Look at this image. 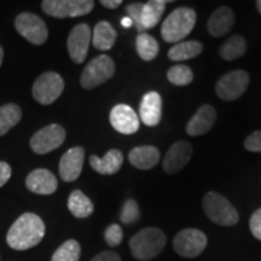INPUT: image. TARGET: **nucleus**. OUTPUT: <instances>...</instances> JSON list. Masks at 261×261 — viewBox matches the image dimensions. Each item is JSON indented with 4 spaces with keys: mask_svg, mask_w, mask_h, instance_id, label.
Masks as SVG:
<instances>
[{
    "mask_svg": "<svg viewBox=\"0 0 261 261\" xmlns=\"http://www.w3.org/2000/svg\"><path fill=\"white\" fill-rule=\"evenodd\" d=\"M45 236V224L39 215L24 213L9 228L6 242L15 250H27L38 246Z\"/></svg>",
    "mask_w": 261,
    "mask_h": 261,
    "instance_id": "nucleus-1",
    "label": "nucleus"
},
{
    "mask_svg": "<svg viewBox=\"0 0 261 261\" xmlns=\"http://www.w3.org/2000/svg\"><path fill=\"white\" fill-rule=\"evenodd\" d=\"M196 19L197 16L194 9L181 6L173 10L161 25L162 39L169 44L182 41L192 32Z\"/></svg>",
    "mask_w": 261,
    "mask_h": 261,
    "instance_id": "nucleus-2",
    "label": "nucleus"
},
{
    "mask_svg": "<svg viewBox=\"0 0 261 261\" xmlns=\"http://www.w3.org/2000/svg\"><path fill=\"white\" fill-rule=\"evenodd\" d=\"M167 242L166 234L158 227H145L130 238L129 249L137 260L148 261L162 252Z\"/></svg>",
    "mask_w": 261,
    "mask_h": 261,
    "instance_id": "nucleus-3",
    "label": "nucleus"
},
{
    "mask_svg": "<svg viewBox=\"0 0 261 261\" xmlns=\"http://www.w3.org/2000/svg\"><path fill=\"white\" fill-rule=\"evenodd\" d=\"M203 211L212 223L220 226H233L240 220V215L227 198L215 191L205 194L202 201Z\"/></svg>",
    "mask_w": 261,
    "mask_h": 261,
    "instance_id": "nucleus-4",
    "label": "nucleus"
},
{
    "mask_svg": "<svg viewBox=\"0 0 261 261\" xmlns=\"http://www.w3.org/2000/svg\"><path fill=\"white\" fill-rule=\"evenodd\" d=\"M114 74H115L114 61L107 55H100V56L93 58L85 67L80 77V84L85 90L96 89L112 79Z\"/></svg>",
    "mask_w": 261,
    "mask_h": 261,
    "instance_id": "nucleus-5",
    "label": "nucleus"
},
{
    "mask_svg": "<svg viewBox=\"0 0 261 261\" xmlns=\"http://www.w3.org/2000/svg\"><path fill=\"white\" fill-rule=\"evenodd\" d=\"M93 8L92 0H44L41 3L42 11L56 18L85 16L90 14Z\"/></svg>",
    "mask_w": 261,
    "mask_h": 261,
    "instance_id": "nucleus-6",
    "label": "nucleus"
},
{
    "mask_svg": "<svg viewBox=\"0 0 261 261\" xmlns=\"http://www.w3.org/2000/svg\"><path fill=\"white\" fill-rule=\"evenodd\" d=\"M64 90V81L60 74L46 71L41 74L33 85V97L42 106H50L56 102Z\"/></svg>",
    "mask_w": 261,
    "mask_h": 261,
    "instance_id": "nucleus-7",
    "label": "nucleus"
},
{
    "mask_svg": "<svg viewBox=\"0 0 261 261\" xmlns=\"http://www.w3.org/2000/svg\"><path fill=\"white\" fill-rule=\"evenodd\" d=\"M249 75L244 70H232L223 75L215 85V93L225 102L238 99L249 85Z\"/></svg>",
    "mask_w": 261,
    "mask_h": 261,
    "instance_id": "nucleus-8",
    "label": "nucleus"
},
{
    "mask_svg": "<svg viewBox=\"0 0 261 261\" xmlns=\"http://www.w3.org/2000/svg\"><path fill=\"white\" fill-rule=\"evenodd\" d=\"M207 236L197 228L181 230L173 240V247H174L175 252L180 256L188 257V259L200 255L207 247Z\"/></svg>",
    "mask_w": 261,
    "mask_h": 261,
    "instance_id": "nucleus-9",
    "label": "nucleus"
},
{
    "mask_svg": "<svg viewBox=\"0 0 261 261\" xmlns=\"http://www.w3.org/2000/svg\"><path fill=\"white\" fill-rule=\"evenodd\" d=\"M65 136L67 133L63 127L57 123H52L34 133L29 144L35 154L45 155L60 148L64 143Z\"/></svg>",
    "mask_w": 261,
    "mask_h": 261,
    "instance_id": "nucleus-10",
    "label": "nucleus"
},
{
    "mask_svg": "<svg viewBox=\"0 0 261 261\" xmlns=\"http://www.w3.org/2000/svg\"><path fill=\"white\" fill-rule=\"evenodd\" d=\"M15 27L25 40L34 45H42L47 40L48 32L45 22L31 12H22L15 19Z\"/></svg>",
    "mask_w": 261,
    "mask_h": 261,
    "instance_id": "nucleus-11",
    "label": "nucleus"
},
{
    "mask_svg": "<svg viewBox=\"0 0 261 261\" xmlns=\"http://www.w3.org/2000/svg\"><path fill=\"white\" fill-rule=\"evenodd\" d=\"M91 40H92V34L89 24L80 23L71 29L68 35L67 47L74 63H84L87 57Z\"/></svg>",
    "mask_w": 261,
    "mask_h": 261,
    "instance_id": "nucleus-12",
    "label": "nucleus"
},
{
    "mask_svg": "<svg viewBox=\"0 0 261 261\" xmlns=\"http://www.w3.org/2000/svg\"><path fill=\"white\" fill-rule=\"evenodd\" d=\"M192 145L185 140L174 143L162 161L163 171L168 174H177L188 165L192 156Z\"/></svg>",
    "mask_w": 261,
    "mask_h": 261,
    "instance_id": "nucleus-13",
    "label": "nucleus"
},
{
    "mask_svg": "<svg viewBox=\"0 0 261 261\" xmlns=\"http://www.w3.org/2000/svg\"><path fill=\"white\" fill-rule=\"evenodd\" d=\"M110 123L119 133L133 135L139 129V119L135 110L127 104H117L110 112Z\"/></svg>",
    "mask_w": 261,
    "mask_h": 261,
    "instance_id": "nucleus-14",
    "label": "nucleus"
},
{
    "mask_svg": "<svg viewBox=\"0 0 261 261\" xmlns=\"http://www.w3.org/2000/svg\"><path fill=\"white\" fill-rule=\"evenodd\" d=\"M85 160V150L75 146L65 151L60 161V175L64 181H75L80 177Z\"/></svg>",
    "mask_w": 261,
    "mask_h": 261,
    "instance_id": "nucleus-15",
    "label": "nucleus"
},
{
    "mask_svg": "<svg viewBox=\"0 0 261 261\" xmlns=\"http://www.w3.org/2000/svg\"><path fill=\"white\" fill-rule=\"evenodd\" d=\"M25 187L37 195H51L57 190L58 181L48 169L38 168L29 173L25 179Z\"/></svg>",
    "mask_w": 261,
    "mask_h": 261,
    "instance_id": "nucleus-16",
    "label": "nucleus"
},
{
    "mask_svg": "<svg viewBox=\"0 0 261 261\" xmlns=\"http://www.w3.org/2000/svg\"><path fill=\"white\" fill-rule=\"evenodd\" d=\"M162 116V98L160 93L151 91L144 94L139 107L140 121L149 127L158 126Z\"/></svg>",
    "mask_w": 261,
    "mask_h": 261,
    "instance_id": "nucleus-17",
    "label": "nucleus"
},
{
    "mask_svg": "<svg viewBox=\"0 0 261 261\" xmlns=\"http://www.w3.org/2000/svg\"><path fill=\"white\" fill-rule=\"evenodd\" d=\"M215 120H217V110L210 104H204L195 113V115L189 121L187 126L188 135L191 137L205 135L214 126Z\"/></svg>",
    "mask_w": 261,
    "mask_h": 261,
    "instance_id": "nucleus-18",
    "label": "nucleus"
},
{
    "mask_svg": "<svg viewBox=\"0 0 261 261\" xmlns=\"http://www.w3.org/2000/svg\"><path fill=\"white\" fill-rule=\"evenodd\" d=\"M234 24V14L227 6L217 9L208 19L207 28L212 37L221 38L231 31Z\"/></svg>",
    "mask_w": 261,
    "mask_h": 261,
    "instance_id": "nucleus-19",
    "label": "nucleus"
},
{
    "mask_svg": "<svg viewBox=\"0 0 261 261\" xmlns=\"http://www.w3.org/2000/svg\"><path fill=\"white\" fill-rule=\"evenodd\" d=\"M160 150L152 145H142L130 150L128 160L133 167L148 171L158 166L160 161Z\"/></svg>",
    "mask_w": 261,
    "mask_h": 261,
    "instance_id": "nucleus-20",
    "label": "nucleus"
},
{
    "mask_svg": "<svg viewBox=\"0 0 261 261\" xmlns=\"http://www.w3.org/2000/svg\"><path fill=\"white\" fill-rule=\"evenodd\" d=\"M123 163V155L120 150L112 149L104 155V158H98L92 155L90 158V165L93 171L103 175L115 174L121 169Z\"/></svg>",
    "mask_w": 261,
    "mask_h": 261,
    "instance_id": "nucleus-21",
    "label": "nucleus"
},
{
    "mask_svg": "<svg viewBox=\"0 0 261 261\" xmlns=\"http://www.w3.org/2000/svg\"><path fill=\"white\" fill-rule=\"evenodd\" d=\"M116 41V31L109 22L100 21L96 24L92 34L93 46L99 51H109Z\"/></svg>",
    "mask_w": 261,
    "mask_h": 261,
    "instance_id": "nucleus-22",
    "label": "nucleus"
},
{
    "mask_svg": "<svg viewBox=\"0 0 261 261\" xmlns=\"http://www.w3.org/2000/svg\"><path fill=\"white\" fill-rule=\"evenodd\" d=\"M203 51V45L200 41H180L173 45L168 50V58L173 62H182L200 56Z\"/></svg>",
    "mask_w": 261,
    "mask_h": 261,
    "instance_id": "nucleus-23",
    "label": "nucleus"
},
{
    "mask_svg": "<svg viewBox=\"0 0 261 261\" xmlns=\"http://www.w3.org/2000/svg\"><path fill=\"white\" fill-rule=\"evenodd\" d=\"M68 210L75 218L85 219L93 213L94 207L92 201L80 190H74L68 198Z\"/></svg>",
    "mask_w": 261,
    "mask_h": 261,
    "instance_id": "nucleus-24",
    "label": "nucleus"
},
{
    "mask_svg": "<svg viewBox=\"0 0 261 261\" xmlns=\"http://www.w3.org/2000/svg\"><path fill=\"white\" fill-rule=\"evenodd\" d=\"M167 2L165 0H150L145 3L142 9V25L143 28L150 29L154 28L161 19L163 12L166 10Z\"/></svg>",
    "mask_w": 261,
    "mask_h": 261,
    "instance_id": "nucleus-25",
    "label": "nucleus"
},
{
    "mask_svg": "<svg viewBox=\"0 0 261 261\" xmlns=\"http://www.w3.org/2000/svg\"><path fill=\"white\" fill-rule=\"evenodd\" d=\"M247 51V41L241 35H232L221 45L219 55L225 61H234L244 56Z\"/></svg>",
    "mask_w": 261,
    "mask_h": 261,
    "instance_id": "nucleus-26",
    "label": "nucleus"
},
{
    "mask_svg": "<svg viewBox=\"0 0 261 261\" xmlns=\"http://www.w3.org/2000/svg\"><path fill=\"white\" fill-rule=\"evenodd\" d=\"M136 48L143 61L150 62L159 55L160 45L156 39L148 33H140L136 39Z\"/></svg>",
    "mask_w": 261,
    "mask_h": 261,
    "instance_id": "nucleus-27",
    "label": "nucleus"
},
{
    "mask_svg": "<svg viewBox=\"0 0 261 261\" xmlns=\"http://www.w3.org/2000/svg\"><path fill=\"white\" fill-rule=\"evenodd\" d=\"M22 119V112L17 104L9 103L0 107V137L6 135Z\"/></svg>",
    "mask_w": 261,
    "mask_h": 261,
    "instance_id": "nucleus-28",
    "label": "nucleus"
},
{
    "mask_svg": "<svg viewBox=\"0 0 261 261\" xmlns=\"http://www.w3.org/2000/svg\"><path fill=\"white\" fill-rule=\"evenodd\" d=\"M81 247L77 241L68 240L52 255L51 261H79Z\"/></svg>",
    "mask_w": 261,
    "mask_h": 261,
    "instance_id": "nucleus-29",
    "label": "nucleus"
},
{
    "mask_svg": "<svg viewBox=\"0 0 261 261\" xmlns=\"http://www.w3.org/2000/svg\"><path fill=\"white\" fill-rule=\"evenodd\" d=\"M167 79L175 86H188L194 80V73L188 65L175 64L167 71Z\"/></svg>",
    "mask_w": 261,
    "mask_h": 261,
    "instance_id": "nucleus-30",
    "label": "nucleus"
},
{
    "mask_svg": "<svg viewBox=\"0 0 261 261\" xmlns=\"http://www.w3.org/2000/svg\"><path fill=\"white\" fill-rule=\"evenodd\" d=\"M139 215L138 203L135 200H127L122 205L121 213H120V220L127 225L135 224L138 221Z\"/></svg>",
    "mask_w": 261,
    "mask_h": 261,
    "instance_id": "nucleus-31",
    "label": "nucleus"
},
{
    "mask_svg": "<svg viewBox=\"0 0 261 261\" xmlns=\"http://www.w3.org/2000/svg\"><path fill=\"white\" fill-rule=\"evenodd\" d=\"M143 5L142 3H132V4H129L128 6L126 8V12L128 14V17L130 21H132V23L136 25L137 31L139 33H144V28H143L142 25V9H143Z\"/></svg>",
    "mask_w": 261,
    "mask_h": 261,
    "instance_id": "nucleus-32",
    "label": "nucleus"
},
{
    "mask_svg": "<svg viewBox=\"0 0 261 261\" xmlns=\"http://www.w3.org/2000/svg\"><path fill=\"white\" fill-rule=\"evenodd\" d=\"M104 238H106V242L109 244L110 247H116L122 242L123 232L122 228L120 225L112 224L107 227L106 232H104Z\"/></svg>",
    "mask_w": 261,
    "mask_h": 261,
    "instance_id": "nucleus-33",
    "label": "nucleus"
},
{
    "mask_svg": "<svg viewBox=\"0 0 261 261\" xmlns=\"http://www.w3.org/2000/svg\"><path fill=\"white\" fill-rule=\"evenodd\" d=\"M244 148L248 151L261 152V130H255L244 140Z\"/></svg>",
    "mask_w": 261,
    "mask_h": 261,
    "instance_id": "nucleus-34",
    "label": "nucleus"
},
{
    "mask_svg": "<svg viewBox=\"0 0 261 261\" xmlns=\"http://www.w3.org/2000/svg\"><path fill=\"white\" fill-rule=\"evenodd\" d=\"M250 232L256 240L261 241V208H259L256 212H254L252 218L249 221Z\"/></svg>",
    "mask_w": 261,
    "mask_h": 261,
    "instance_id": "nucleus-35",
    "label": "nucleus"
},
{
    "mask_svg": "<svg viewBox=\"0 0 261 261\" xmlns=\"http://www.w3.org/2000/svg\"><path fill=\"white\" fill-rule=\"evenodd\" d=\"M11 173L12 171L9 163L0 161V188L4 187L6 182L9 181V179L11 178Z\"/></svg>",
    "mask_w": 261,
    "mask_h": 261,
    "instance_id": "nucleus-36",
    "label": "nucleus"
},
{
    "mask_svg": "<svg viewBox=\"0 0 261 261\" xmlns=\"http://www.w3.org/2000/svg\"><path fill=\"white\" fill-rule=\"evenodd\" d=\"M92 261H121V257L115 252H103L94 256Z\"/></svg>",
    "mask_w": 261,
    "mask_h": 261,
    "instance_id": "nucleus-37",
    "label": "nucleus"
},
{
    "mask_svg": "<svg viewBox=\"0 0 261 261\" xmlns=\"http://www.w3.org/2000/svg\"><path fill=\"white\" fill-rule=\"evenodd\" d=\"M100 4L107 9H117L120 5L122 4L121 0H100Z\"/></svg>",
    "mask_w": 261,
    "mask_h": 261,
    "instance_id": "nucleus-38",
    "label": "nucleus"
},
{
    "mask_svg": "<svg viewBox=\"0 0 261 261\" xmlns=\"http://www.w3.org/2000/svg\"><path fill=\"white\" fill-rule=\"evenodd\" d=\"M121 24H122L125 28H129L130 25H132L133 23H132V21H130V19H129L128 17H125V18H122Z\"/></svg>",
    "mask_w": 261,
    "mask_h": 261,
    "instance_id": "nucleus-39",
    "label": "nucleus"
},
{
    "mask_svg": "<svg viewBox=\"0 0 261 261\" xmlns=\"http://www.w3.org/2000/svg\"><path fill=\"white\" fill-rule=\"evenodd\" d=\"M3 58H4V50H3L2 45H0V67H2V63H3Z\"/></svg>",
    "mask_w": 261,
    "mask_h": 261,
    "instance_id": "nucleus-40",
    "label": "nucleus"
},
{
    "mask_svg": "<svg viewBox=\"0 0 261 261\" xmlns=\"http://www.w3.org/2000/svg\"><path fill=\"white\" fill-rule=\"evenodd\" d=\"M256 8H257V10H259V12L261 15V0H257L256 2Z\"/></svg>",
    "mask_w": 261,
    "mask_h": 261,
    "instance_id": "nucleus-41",
    "label": "nucleus"
}]
</instances>
